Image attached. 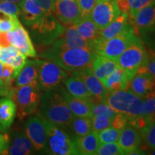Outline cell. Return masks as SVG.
<instances>
[{"mask_svg":"<svg viewBox=\"0 0 155 155\" xmlns=\"http://www.w3.org/2000/svg\"><path fill=\"white\" fill-rule=\"evenodd\" d=\"M36 114L66 130L74 117L60 88L40 92V104Z\"/></svg>","mask_w":155,"mask_h":155,"instance_id":"1","label":"cell"},{"mask_svg":"<svg viewBox=\"0 0 155 155\" xmlns=\"http://www.w3.org/2000/svg\"><path fill=\"white\" fill-rule=\"evenodd\" d=\"M91 116L97 115H104L110 118H114L117 114L114 108H112L106 102L96 99L92 96Z\"/></svg>","mask_w":155,"mask_h":155,"instance_id":"32","label":"cell"},{"mask_svg":"<svg viewBox=\"0 0 155 155\" xmlns=\"http://www.w3.org/2000/svg\"><path fill=\"white\" fill-rule=\"evenodd\" d=\"M19 5L22 22L29 28L38 24L45 15L43 9L35 0H24Z\"/></svg>","mask_w":155,"mask_h":155,"instance_id":"21","label":"cell"},{"mask_svg":"<svg viewBox=\"0 0 155 155\" xmlns=\"http://www.w3.org/2000/svg\"><path fill=\"white\" fill-rule=\"evenodd\" d=\"M152 96L155 97V87H154V90H153V92H152Z\"/></svg>","mask_w":155,"mask_h":155,"instance_id":"52","label":"cell"},{"mask_svg":"<svg viewBox=\"0 0 155 155\" xmlns=\"http://www.w3.org/2000/svg\"><path fill=\"white\" fill-rule=\"evenodd\" d=\"M60 90L63 95L65 101L73 115L75 116H82V117H91V98L83 99V98L73 96L63 86L60 87Z\"/></svg>","mask_w":155,"mask_h":155,"instance_id":"20","label":"cell"},{"mask_svg":"<svg viewBox=\"0 0 155 155\" xmlns=\"http://www.w3.org/2000/svg\"><path fill=\"white\" fill-rule=\"evenodd\" d=\"M10 98L17 106V116L22 121L37 113L40 104V91L37 85L14 87Z\"/></svg>","mask_w":155,"mask_h":155,"instance_id":"6","label":"cell"},{"mask_svg":"<svg viewBox=\"0 0 155 155\" xmlns=\"http://www.w3.org/2000/svg\"><path fill=\"white\" fill-rule=\"evenodd\" d=\"M35 1L40 6V7L43 9L46 14L54 15L55 0H35Z\"/></svg>","mask_w":155,"mask_h":155,"instance_id":"43","label":"cell"},{"mask_svg":"<svg viewBox=\"0 0 155 155\" xmlns=\"http://www.w3.org/2000/svg\"><path fill=\"white\" fill-rule=\"evenodd\" d=\"M67 131L74 138L81 137L92 131L91 117L75 116L71 122Z\"/></svg>","mask_w":155,"mask_h":155,"instance_id":"31","label":"cell"},{"mask_svg":"<svg viewBox=\"0 0 155 155\" xmlns=\"http://www.w3.org/2000/svg\"><path fill=\"white\" fill-rule=\"evenodd\" d=\"M38 64L37 86L40 92L59 88L69 76L68 71L50 61L38 59Z\"/></svg>","mask_w":155,"mask_h":155,"instance_id":"9","label":"cell"},{"mask_svg":"<svg viewBox=\"0 0 155 155\" xmlns=\"http://www.w3.org/2000/svg\"><path fill=\"white\" fill-rule=\"evenodd\" d=\"M96 154L99 155H121L122 152L120 150L119 145L118 142L106 143V144H100L97 151Z\"/></svg>","mask_w":155,"mask_h":155,"instance_id":"36","label":"cell"},{"mask_svg":"<svg viewBox=\"0 0 155 155\" xmlns=\"http://www.w3.org/2000/svg\"><path fill=\"white\" fill-rule=\"evenodd\" d=\"M71 75L79 78L84 82L89 92L94 98L104 101L106 95L109 91L104 86L101 81L95 75L91 67H86L78 71H73Z\"/></svg>","mask_w":155,"mask_h":155,"instance_id":"16","label":"cell"},{"mask_svg":"<svg viewBox=\"0 0 155 155\" xmlns=\"http://www.w3.org/2000/svg\"><path fill=\"white\" fill-rule=\"evenodd\" d=\"M97 1L98 0H77L79 8H80L81 17H90Z\"/></svg>","mask_w":155,"mask_h":155,"instance_id":"41","label":"cell"},{"mask_svg":"<svg viewBox=\"0 0 155 155\" xmlns=\"http://www.w3.org/2000/svg\"><path fill=\"white\" fill-rule=\"evenodd\" d=\"M0 1H7V2H10L16 3L17 5H19L22 2L24 1V0H0Z\"/></svg>","mask_w":155,"mask_h":155,"instance_id":"49","label":"cell"},{"mask_svg":"<svg viewBox=\"0 0 155 155\" xmlns=\"http://www.w3.org/2000/svg\"><path fill=\"white\" fill-rule=\"evenodd\" d=\"M54 15L65 27L75 25L82 18L77 0H55Z\"/></svg>","mask_w":155,"mask_h":155,"instance_id":"12","label":"cell"},{"mask_svg":"<svg viewBox=\"0 0 155 155\" xmlns=\"http://www.w3.org/2000/svg\"><path fill=\"white\" fill-rule=\"evenodd\" d=\"M10 142V138L6 132L0 131V154H6Z\"/></svg>","mask_w":155,"mask_h":155,"instance_id":"44","label":"cell"},{"mask_svg":"<svg viewBox=\"0 0 155 155\" xmlns=\"http://www.w3.org/2000/svg\"><path fill=\"white\" fill-rule=\"evenodd\" d=\"M36 152L33 144L27 137L25 132H15L13 134L12 140L9 142L6 154L28 155Z\"/></svg>","mask_w":155,"mask_h":155,"instance_id":"22","label":"cell"},{"mask_svg":"<svg viewBox=\"0 0 155 155\" xmlns=\"http://www.w3.org/2000/svg\"><path fill=\"white\" fill-rule=\"evenodd\" d=\"M39 117L42 119L46 131V153L54 155L78 154L75 146V138L70 134L66 129L54 124L44 118Z\"/></svg>","mask_w":155,"mask_h":155,"instance_id":"3","label":"cell"},{"mask_svg":"<svg viewBox=\"0 0 155 155\" xmlns=\"http://www.w3.org/2000/svg\"><path fill=\"white\" fill-rule=\"evenodd\" d=\"M129 124V119L127 115L121 113H117L114 118L112 127L119 130H122Z\"/></svg>","mask_w":155,"mask_h":155,"instance_id":"42","label":"cell"},{"mask_svg":"<svg viewBox=\"0 0 155 155\" xmlns=\"http://www.w3.org/2000/svg\"><path fill=\"white\" fill-rule=\"evenodd\" d=\"M143 139L151 150H155V121L141 134Z\"/></svg>","mask_w":155,"mask_h":155,"instance_id":"40","label":"cell"},{"mask_svg":"<svg viewBox=\"0 0 155 155\" xmlns=\"http://www.w3.org/2000/svg\"><path fill=\"white\" fill-rule=\"evenodd\" d=\"M121 14L116 0H98L90 17L102 30Z\"/></svg>","mask_w":155,"mask_h":155,"instance_id":"10","label":"cell"},{"mask_svg":"<svg viewBox=\"0 0 155 155\" xmlns=\"http://www.w3.org/2000/svg\"><path fill=\"white\" fill-rule=\"evenodd\" d=\"M65 88L70 94L77 98L83 99H91L92 95L89 92L87 87L81 79L71 75L64 82Z\"/></svg>","mask_w":155,"mask_h":155,"instance_id":"30","label":"cell"},{"mask_svg":"<svg viewBox=\"0 0 155 155\" xmlns=\"http://www.w3.org/2000/svg\"><path fill=\"white\" fill-rule=\"evenodd\" d=\"M147 54H148V58H147L146 68L152 74L155 76V55L149 53L148 51H147Z\"/></svg>","mask_w":155,"mask_h":155,"instance_id":"46","label":"cell"},{"mask_svg":"<svg viewBox=\"0 0 155 155\" xmlns=\"http://www.w3.org/2000/svg\"><path fill=\"white\" fill-rule=\"evenodd\" d=\"M11 45L7 40L6 32H0V47H8Z\"/></svg>","mask_w":155,"mask_h":155,"instance_id":"47","label":"cell"},{"mask_svg":"<svg viewBox=\"0 0 155 155\" xmlns=\"http://www.w3.org/2000/svg\"><path fill=\"white\" fill-rule=\"evenodd\" d=\"M142 139L139 129L130 124H127L122 129L118 140L122 154H130L134 150L140 148Z\"/></svg>","mask_w":155,"mask_h":155,"instance_id":"18","label":"cell"},{"mask_svg":"<svg viewBox=\"0 0 155 155\" xmlns=\"http://www.w3.org/2000/svg\"><path fill=\"white\" fill-rule=\"evenodd\" d=\"M129 22L138 35L155 30V2L140 9Z\"/></svg>","mask_w":155,"mask_h":155,"instance_id":"17","label":"cell"},{"mask_svg":"<svg viewBox=\"0 0 155 155\" xmlns=\"http://www.w3.org/2000/svg\"><path fill=\"white\" fill-rule=\"evenodd\" d=\"M0 131H2V132H6V131H7V130L5 129V128H4L1 124H0Z\"/></svg>","mask_w":155,"mask_h":155,"instance_id":"51","label":"cell"},{"mask_svg":"<svg viewBox=\"0 0 155 155\" xmlns=\"http://www.w3.org/2000/svg\"><path fill=\"white\" fill-rule=\"evenodd\" d=\"M27 62V56L25 55L24 54L19 52L18 55L15 56L9 61V63L7 65H10V66L14 69L15 72V77L16 78L17 75L19 74V73L20 72L21 70L22 69V68L24 67Z\"/></svg>","mask_w":155,"mask_h":155,"instance_id":"38","label":"cell"},{"mask_svg":"<svg viewBox=\"0 0 155 155\" xmlns=\"http://www.w3.org/2000/svg\"><path fill=\"white\" fill-rule=\"evenodd\" d=\"M108 91H125L129 88V81L123 69L119 67L102 81Z\"/></svg>","mask_w":155,"mask_h":155,"instance_id":"27","label":"cell"},{"mask_svg":"<svg viewBox=\"0 0 155 155\" xmlns=\"http://www.w3.org/2000/svg\"><path fill=\"white\" fill-rule=\"evenodd\" d=\"M50 46L56 49H71L79 48H94L93 42L85 40L78 32L74 25L65 28L63 34Z\"/></svg>","mask_w":155,"mask_h":155,"instance_id":"15","label":"cell"},{"mask_svg":"<svg viewBox=\"0 0 155 155\" xmlns=\"http://www.w3.org/2000/svg\"><path fill=\"white\" fill-rule=\"evenodd\" d=\"M14 86L8 85L5 81L0 79V96L10 97Z\"/></svg>","mask_w":155,"mask_h":155,"instance_id":"45","label":"cell"},{"mask_svg":"<svg viewBox=\"0 0 155 155\" xmlns=\"http://www.w3.org/2000/svg\"><path fill=\"white\" fill-rule=\"evenodd\" d=\"M17 115V106L10 97L3 96L0 98V124L8 130Z\"/></svg>","mask_w":155,"mask_h":155,"instance_id":"28","label":"cell"},{"mask_svg":"<svg viewBox=\"0 0 155 155\" xmlns=\"http://www.w3.org/2000/svg\"><path fill=\"white\" fill-rule=\"evenodd\" d=\"M121 131L122 130H119V129L111 127L100 131L99 133H98L100 144H106V143L118 141Z\"/></svg>","mask_w":155,"mask_h":155,"instance_id":"34","label":"cell"},{"mask_svg":"<svg viewBox=\"0 0 155 155\" xmlns=\"http://www.w3.org/2000/svg\"><path fill=\"white\" fill-rule=\"evenodd\" d=\"M131 25L129 22V15L127 13L122 12L107 27L101 30L100 38L97 40L104 41L114 38L129 28Z\"/></svg>","mask_w":155,"mask_h":155,"instance_id":"25","label":"cell"},{"mask_svg":"<svg viewBox=\"0 0 155 155\" xmlns=\"http://www.w3.org/2000/svg\"><path fill=\"white\" fill-rule=\"evenodd\" d=\"M3 65L4 63L0 61V79L2 80H3Z\"/></svg>","mask_w":155,"mask_h":155,"instance_id":"48","label":"cell"},{"mask_svg":"<svg viewBox=\"0 0 155 155\" xmlns=\"http://www.w3.org/2000/svg\"><path fill=\"white\" fill-rule=\"evenodd\" d=\"M75 142L78 154H96L98 147L100 146L98 133L94 131L83 137L75 138Z\"/></svg>","mask_w":155,"mask_h":155,"instance_id":"24","label":"cell"},{"mask_svg":"<svg viewBox=\"0 0 155 155\" xmlns=\"http://www.w3.org/2000/svg\"><path fill=\"white\" fill-rule=\"evenodd\" d=\"M155 121V97L150 96L143 99L141 115L129 121V124L139 129L141 134Z\"/></svg>","mask_w":155,"mask_h":155,"instance_id":"19","label":"cell"},{"mask_svg":"<svg viewBox=\"0 0 155 155\" xmlns=\"http://www.w3.org/2000/svg\"><path fill=\"white\" fill-rule=\"evenodd\" d=\"M148 54L141 38L128 47L118 58L116 63L124 71L129 82L141 68L146 67Z\"/></svg>","mask_w":155,"mask_h":155,"instance_id":"8","label":"cell"},{"mask_svg":"<svg viewBox=\"0 0 155 155\" xmlns=\"http://www.w3.org/2000/svg\"><path fill=\"white\" fill-rule=\"evenodd\" d=\"M155 87V76L146 67L141 68L129 82V88L139 98H144L152 96Z\"/></svg>","mask_w":155,"mask_h":155,"instance_id":"14","label":"cell"},{"mask_svg":"<svg viewBox=\"0 0 155 155\" xmlns=\"http://www.w3.org/2000/svg\"><path fill=\"white\" fill-rule=\"evenodd\" d=\"M7 40L11 45L17 48L19 51L27 57L36 58L37 52L28 31L19 24L14 30L6 32Z\"/></svg>","mask_w":155,"mask_h":155,"instance_id":"13","label":"cell"},{"mask_svg":"<svg viewBox=\"0 0 155 155\" xmlns=\"http://www.w3.org/2000/svg\"><path fill=\"white\" fill-rule=\"evenodd\" d=\"M127 1L129 20L132 19L140 9L155 2V0H127Z\"/></svg>","mask_w":155,"mask_h":155,"instance_id":"35","label":"cell"},{"mask_svg":"<svg viewBox=\"0 0 155 155\" xmlns=\"http://www.w3.org/2000/svg\"><path fill=\"white\" fill-rule=\"evenodd\" d=\"M25 134L38 152H47L46 131L42 119L38 116H30L25 122Z\"/></svg>","mask_w":155,"mask_h":155,"instance_id":"11","label":"cell"},{"mask_svg":"<svg viewBox=\"0 0 155 155\" xmlns=\"http://www.w3.org/2000/svg\"><path fill=\"white\" fill-rule=\"evenodd\" d=\"M21 22L18 17L11 16L8 18L0 19V32H7L16 28Z\"/></svg>","mask_w":155,"mask_h":155,"instance_id":"39","label":"cell"},{"mask_svg":"<svg viewBox=\"0 0 155 155\" xmlns=\"http://www.w3.org/2000/svg\"><path fill=\"white\" fill-rule=\"evenodd\" d=\"M74 26L87 41L94 42L100 38L101 30L90 17H82Z\"/></svg>","mask_w":155,"mask_h":155,"instance_id":"29","label":"cell"},{"mask_svg":"<svg viewBox=\"0 0 155 155\" xmlns=\"http://www.w3.org/2000/svg\"><path fill=\"white\" fill-rule=\"evenodd\" d=\"M0 11L11 16L18 17L20 15V7L16 3L7 1H0Z\"/></svg>","mask_w":155,"mask_h":155,"instance_id":"37","label":"cell"},{"mask_svg":"<svg viewBox=\"0 0 155 155\" xmlns=\"http://www.w3.org/2000/svg\"><path fill=\"white\" fill-rule=\"evenodd\" d=\"M91 67L95 75L102 82L108 75L119 66L116 61L102 55H96Z\"/></svg>","mask_w":155,"mask_h":155,"instance_id":"26","label":"cell"},{"mask_svg":"<svg viewBox=\"0 0 155 155\" xmlns=\"http://www.w3.org/2000/svg\"><path fill=\"white\" fill-rule=\"evenodd\" d=\"M65 27L54 15H45L38 24L30 28L32 39L39 49L42 50L52 45L63 34Z\"/></svg>","mask_w":155,"mask_h":155,"instance_id":"5","label":"cell"},{"mask_svg":"<svg viewBox=\"0 0 155 155\" xmlns=\"http://www.w3.org/2000/svg\"><path fill=\"white\" fill-rule=\"evenodd\" d=\"M139 38V35L136 33L134 28L131 25L114 38L104 41L96 40L93 42V47L96 55L116 61L120 55Z\"/></svg>","mask_w":155,"mask_h":155,"instance_id":"4","label":"cell"},{"mask_svg":"<svg viewBox=\"0 0 155 155\" xmlns=\"http://www.w3.org/2000/svg\"><path fill=\"white\" fill-rule=\"evenodd\" d=\"M104 102H106L117 113L127 115L129 121L141 115L143 99L131 91L129 89L118 91H109Z\"/></svg>","mask_w":155,"mask_h":155,"instance_id":"7","label":"cell"},{"mask_svg":"<svg viewBox=\"0 0 155 155\" xmlns=\"http://www.w3.org/2000/svg\"><path fill=\"white\" fill-rule=\"evenodd\" d=\"M96 55L91 48L56 49L50 46L42 50L40 54L42 58L53 62L68 72L91 66Z\"/></svg>","mask_w":155,"mask_h":155,"instance_id":"2","label":"cell"},{"mask_svg":"<svg viewBox=\"0 0 155 155\" xmlns=\"http://www.w3.org/2000/svg\"><path fill=\"white\" fill-rule=\"evenodd\" d=\"M38 60L27 61L24 67L15 78V87L38 84Z\"/></svg>","mask_w":155,"mask_h":155,"instance_id":"23","label":"cell"},{"mask_svg":"<svg viewBox=\"0 0 155 155\" xmlns=\"http://www.w3.org/2000/svg\"><path fill=\"white\" fill-rule=\"evenodd\" d=\"M148 52H149V53H152V54H153V55H155V45L153 46V47H151V48H149Z\"/></svg>","mask_w":155,"mask_h":155,"instance_id":"50","label":"cell"},{"mask_svg":"<svg viewBox=\"0 0 155 155\" xmlns=\"http://www.w3.org/2000/svg\"><path fill=\"white\" fill-rule=\"evenodd\" d=\"M113 120V118L108 117V116L104 115L91 116V121L92 131L99 133L100 131L104 130L108 127H112Z\"/></svg>","mask_w":155,"mask_h":155,"instance_id":"33","label":"cell"}]
</instances>
